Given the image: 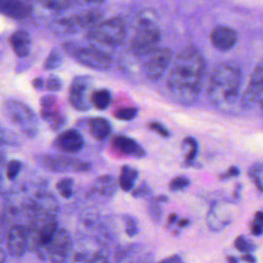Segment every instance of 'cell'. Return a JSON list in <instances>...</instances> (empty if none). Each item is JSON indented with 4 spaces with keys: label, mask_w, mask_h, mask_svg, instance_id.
<instances>
[{
    "label": "cell",
    "mask_w": 263,
    "mask_h": 263,
    "mask_svg": "<svg viewBox=\"0 0 263 263\" xmlns=\"http://www.w3.org/2000/svg\"><path fill=\"white\" fill-rule=\"evenodd\" d=\"M204 61L194 46L185 47L176 57L167 77V88L180 104L194 103L200 92L204 76Z\"/></svg>",
    "instance_id": "6da1fadb"
},
{
    "label": "cell",
    "mask_w": 263,
    "mask_h": 263,
    "mask_svg": "<svg viewBox=\"0 0 263 263\" xmlns=\"http://www.w3.org/2000/svg\"><path fill=\"white\" fill-rule=\"evenodd\" d=\"M240 85L241 72L239 68L229 63L220 64L215 68L210 78L209 100L216 108L230 112L238 101L240 103Z\"/></svg>",
    "instance_id": "7a4b0ae2"
},
{
    "label": "cell",
    "mask_w": 263,
    "mask_h": 263,
    "mask_svg": "<svg viewBox=\"0 0 263 263\" xmlns=\"http://www.w3.org/2000/svg\"><path fill=\"white\" fill-rule=\"evenodd\" d=\"M3 112L6 118L25 136L34 138L38 135L37 117L33 110L23 102L7 100L4 103Z\"/></svg>",
    "instance_id": "3957f363"
},
{
    "label": "cell",
    "mask_w": 263,
    "mask_h": 263,
    "mask_svg": "<svg viewBox=\"0 0 263 263\" xmlns=\"http://www.w3.org/2000/svg\"><path fill=\"white\" fill-rule=\"evenodd\" d=\"M160 41L158 27L147 17L141 18L137 32L132 40V49L137 55L147 57L157 49Z\"/></svg>",
    "instance_id": "277c9868"
},
{
    "label": "cell",
    "mask_w": 263,
    "mask_h": 263,
    "mask_svg": "<svg viewBox=\"0 0 263 263\" xmlns=\"http://www.w3.org/2000/svg\"><path fill=\"white\" fill-rule=\"evenodd\" d=\"M125 34L126 27L124 22L118 17H114L92 26L88 32V37L97 42L114 46L123 41Z\"/></svg>",
    "instance_id": "5b68a950"
},
{
    "label": "cell",
    "mask_w": 263,
    "mask_h": 263,
    "mask_svg": "<svg viewBox=\"0 0 263 263\" xmlns=\"http://www.w3.org/2000/svg\"><path fill=\"white\" fill-rule=\"evenodd\" d=\"M66 50L78 63L96 70H106L110 68L112 64L110 55L96 47H81L73 44H67Z\"/></svg>",
    "instance_id": "8992f818"
},
{
    "label": "cell",
    "mask_w": 263,
    "mask_h": 263,
    "mask_svg": "<svg viewBox=\"0 0 263 263\" xmlns=\"http://www.w3.org/2000/svg\"><path fill=\"white\" fill-rule=\"evenodd\" d=\"M41 166L54 173H84L90 170V164L80 159L58 154H45L37 157Z\"/></svg>",
    "instance_id": "52a82bcc"
},
{
    "label": "cell",
    "mask_w": 263,
    "mask_h": 263,
    "mask_svg": "<svg viewBox=\"0 0 263 263\" xmlns=\"http://www.w3.org/2000/svg\"><path fill=\"white\" fill-rule=\"evenodd\" d=\"M91 83L89 76H76L69 88V103L78 111H87L91 108Z\"/></svg>",
    "instance_id": "ba28073f"
},
{
    "label": "cell",
    "mask_w": 263,
    "mask_h": 263,
    "mask_svg": "<svg viewBox=\"0 0 263 263\" xmlns=\"http://www.w3.org/2000/svg\"><path fill=\"white\" fill-rule=\"evenodd\" d=\"M72 246L70 234L62 228H58L53 238L39 250H44L43 253L52 263H62L68 256Z\"/></svg>",
    "instance_id": "9c48e42d"
},
{
    "label": "cell",
    "mask_w": 263,
    "mask_h": 263,
    "mask_svg": "<svg viewBox=\"0 0 263 263\" xmlns=\"http://www.w3.org/2000/svg\"><path fill=\"white\" fill-rule=\"evenodd\" d=\"M147 57L144 63V73L148 79L157 80L170 66L173 52L170 48H157Z\"/></svg>",
    "instance_id": "30bf717a"
},
{
    "label": "cell",
    "mask_w": 263,
    "mask_h": 263,
    "mask_svg": "<svg viewBox=\"0 0 263 263\" xmlns=\"http://www.w3.org/2000/svg\"><path fill=\"white\" fill-rule=\"evenodd\" d=\"M41 118L54 130H60L66 123V116L60 111L58 100L53 95H46L40 100Z\"/></svg>",
    "instance_id": "8fae6325"
},
{
    "label": "cell",
    "mask_w": 263,
    "mask_h": 263,
    "mask_svg": "<svg viewBox=\"0 0 263 263\" xmlns=\"http://www.w3.org/2000/svg\"><path fill=\"white\" fill-rule=\"evenodd\" d=\"M263 95V60H261L255 67L248 87L240 98V106L242 108H250L256 102H259Z\"/></svg>",
    "instance_id": "7c38bea8"
},
{
    "label": "cell",
    "mask_w": 263,
    "mask_h": 263,
    "mask_svg": "<svg viewBox=\"0 0 263 263\" xmlns=\"http://www.w3.org/2000/svg\"><path fill=\"white\" fill-rule=\"evenodd\" d=\"M7 253L13 257L23 256L28 251L27 229L25 226L14 224L12 225L6 235Z\"/></svg>",
    "instance_id": "4fadbf2b"
},
{
    "label": "cell",
    "mask_w": 263,
    "mask_h": 263,
    "mask_svg": "<svg viewBox=\"0 0 263 263\" xmlns=\"http://www.w3.org/2000/svg\"><path fill=\"white\" fill-rule=\"evenodd\" d=\"M59 150L66 153H76L84 146V140L76 129H66L62 132L54 142Z\"/></svg>",
    "instance_id": "5bb4252c"
},
{
    "label": "cell",
    "mask_w": 263,
    "mask_h": 263,
    "mask_svg": "<svg viewBox=\"0 0 263 263\" xmlns=\"http://www.w3.org/2000/svg\"><path fill=\"white\" fill-rule=\"evenodd\" d=\"M237 40L236 32L227 26H217L211 33L212 44L219 50L226 51L232 48Z\"/></svg>",
    "instance_id": "9a60e30c"
},
{
    "label": "cell",
    "mask_w": 263,
    "mask_h": 263,
    "mask_svg": "<svg viewBox=\"0 0 263 263\" xmlns=\"http://www.w3.org/2000/svg\"><path fill=\"white\" fill-rule=\"evenodd\" d=\"M113 147L121 154L134 157V158H143L146 156V152L143 147L134 139L126 136H116L112 141Z\"/></svg>",
    "instance_id": "2e32d148"
},
{
    "label": "cell",
    "mask_w": 263,
    "mask_h": 263,
    "mask_svg": "<svg viewBox=\"0 0 263 263\" xmlns=\"http://www.w3.org/2000/svg\"><path fill=\"white\" fill-rule=\"evenodd\" d=\"M117 188L118 182H116L112 176L103 175L95 180L90 188V193L95 195V197L109 199L115 194Z\"/></svg>",
    "instance_id": "e0dca14e"
},
{
    "label": "cell",
    "mask_w": 263,
    "mask_h": 263,
    "mask_svg": "<svg viewBox=\"0 0 263 263\" xmlns=\"http://www.w3.org/2000/svg\"><path fill=\"white\" fill-rule=\"evenodd\" d=\"M10 45L17 57H27L31 49V37L29 33L25 30L15 31L10 37Z\"/></svg>",
    "instance_id": "ac0fdd59"
},
{
    "label": "cell",
    "mask_w": 263,
    "mask_h": 263,
    "mask_svg": "<svg viewBox=\"0 0 263 263\" xmlns=\"http://www.w3.org/2000/svg\"><path fill=\"white\" fill-rule=\"evenodd\" d=\"M88 130L93 139L104 141L111 133V125L107 119L103 117H95L88 121Z\"/></svg>",
    "instance_id": "d6986e66"
},
{
    "label": "cell",
    "mask_w": 263,
    "mask_h": 263,
    "mask_svg": "<svg viewBox=\"0 0 263 263\" xmlns=\"http://www.w3.org/2000/svg\"><path fill=\"white\" fill-rule=\"evenodd\" d=\"M138 171L137 168L130 165H122L120 168V174L118 178V186L122 191H130L138 178Z\"/></svg>",
    "instance_id": "ffe728a7"
},
{
    "label": "cell",
    "mask_w": 263,
    "mask_h": 263,
    "mask_svg": "<svg viewBox=\"0 0 263 263\" xmlns=\"http://www.w3.org/2000/svg\"><path fill=\"white\" fill-rule=\"evenodd\" d=\"M230 223V219L218 214L217 202H214L206 215V224L212 231H220Z\"/></svg>",
    "instance_id": "44dd1931"
},
{
    "label": "cell",
    "mask_w": 263,
    "mask_h": 263,
    "mask_svg": "<svg viewBox=\"0 0 263 263\" xmlns=\"http://www.w3.org/2000/svg\"><path fill=\"white\" fill-rule=\"evenodd\" d=\"M0 12L11 17H23L25 7L18 0H0Z\"/></svg>",
    "instance_id": "7402d4cb"
},
{
    "label": "cell",
    "mask_w": 263,
    "mask_h": 263,
    "mask_svg": "<svg viewBox=\"0 0 263 263\" xmlns=\"http://www.w3.org/2000/svg\"><path fill=\"white\" fill-rule=\"evenodd\" d=\"M111 101V92L108 89H98L91 93V104L98 110H106L110 106Z\"/></svg>",
    "instance_id": "603a6c76"
},
{
    "label": "cell",
    "mask_w": 263,
    "mask_h": 263,
    "mask_svg": "<svg viewBox=\"0 0 263 263\" xmlns=\"http://www.w3.org/2000/svg\"><path fill=\"white\" fill-rule=\"evenodd\" d=\"M249 177L257 189L263 192V161L255 162L250 166Z\"/></svg>",
    "instance_id": "cb8c5ba5"
},
{
    "label": "cell",
    "mask_w": 263,
    "mask_h": 263,
    "mask_svg": "<svg viewBox=\"0 0 263 263\" xmlns=\"http://www.w3.org/2000/svg\"><path fill=\"white\" fill-rule=\"evenodd\" d=\"M22 140L20 137L12 130L2 126L0 124V145H10V146H20Z\"/></svg>",
    "instance_id": "d4e9b609"
},
{
    "label": "cell",
    "mask_w": 263,
    "mask_h": 263,
    "mask_svg": "<svg viewBox=\"0 0 263 263\" xmlns=\"http://www.w3.org/2000/svg\"><path fill=\"white\" fill-rule=\"evenodd\" d=\"M73 187H74V181L71 178L62 179L55 185L58 192L64 198H70L73 195Z\"/></svg>",
    "instance_id": "484cf974"
},
{
    "label": "cell",
    "mask_w": 263,
    "mask_h": 263,
    "mask_svg": "<svg viewBox=\"0 0 263 263\" xmlns=\"http://www.w3.org/2000/svg\"><path fill=\"white\" fill-rule=\"evenodd\" d=\"M183 143H184V145L189 147V150L185 156V162H186V164H191L197 155V151H198L197 142L192 137H186L184 139Z\"/></svg>",
    "instance_id": "4316f807"
},
{
    "label": "cell",
    "mask_w": 263,
    "mask_h": 263,
    "mask_svg": "<svg viewBox=\"0 0 263 263\" xmlns=\"http://www.w3.org/2000/svg\"><path fill=\"white\" fill-rule=\"evenodd\" d=\"M138 115V109L136 107H123L114 112V117L118 120L129 121Z\"/></svg>",
    "instance_id": "83f0119b"
},
{
    "label": "cell",
    "mask_w": 263,
    "mask_h": 263,
    "mask_svg": "<svg viewBox=\"0 0 263 263\" xmlns=\"http://www.w3.org/2000/svg\"><path fill=\"white\" fill-rule=\"evenodd\" d=\"M22 170V162L17 159L9 160L5 165V176L8 180L13 181L16 179Z\"/></svg>",
    "instance_id": "f1b7e54d"
},
{
    "label": "cell",
    "mask_w": 263,
    "mask_h": 263,
    "mask_svg": "<svg viewBox=\"0 0 263 263\" xmlns=\"http://www.w3.org/2000/svg\"><path fill=\"white\" fill-rule=\"evenodd\" d=\"M62 62H63V57L61 52L58 49H52L44 63V68L46 70L57 69L61 66Z\"/></svg>",
    "instance_id": "f546056e"
},
{
    "label": "cell",
    "mask_w": 263,
    "mask_h": 263,
    "mask_svg": "<svg viewBox=\"0 0 263 263\" xmlns=\"http://www.w3.org/2000/svg\"><path fill=\"white\" fill-rule=\"evenodd\" d=\"M250 229L252 234L259 236L263 233V211H258L255 214L254 220L251 222Z\"/></svg>",
    "instance_id": "4dcf8cb0"
},
{
    "label": "cell",
    "mask_w": 263,
    "mask_h": 263,
    "mask_svg": "<svg viewBox=\"0 0 263 263\" xmlns=\"http://www.w3.org/2000/svg\"><path fill=\"white\" fill-rule=\"evenodd\" d=\"M189 183H190L189 179L186 178L185 176H178L170 182L168 188L171 191H180V190H183L184 188L188 187Z\"/></svg>",
    "instance_id": "1f68e13d"
},
{
    "label": "cell",
    "mask_w": 263,
    "mask_h": 263,
    "mask_svg": "<svg viewBox=\"0 0 263 263\" xmlns=\"http://www.w3.org/2000/svg\"><path fill=\"white\" fill-rule=\"evenodd\" d=\"M122 221H123L125 233L130 237L134 236L138 231L136 220L129 215H124V216H122Z\"/></svg>",
    "instance_id": "d6a6232c"
},
{
    "label": "cell",
    "mask_w": 263,
    "mask_h": 263,
    "mask_svg": "<svg viewBox=\"0 0 263 263\" xmlns=\"http://www.w3.org/2000/svg\"><path fill=\"white\" fill-rule=\"evenodd\" d=\"M159 203L160 202L157 199H152L150 200V203L148 206L151 219H153L155 222H158L161 218V208Z\"/></svg>",
    "instance_id": "836d02e7"
},
{
    "label": "cell",
    "mask_w": 263,
    "mask_h": 263,
    "mask_svg": "<svg viewBox=\"0 0 263 263\" xmlns=\"http://www.w3.org/2000/svg\"><path fill=\"white\" fill-rule=\"evenodd\" d=\"M234 247L236 250H238L241 253H250L254 250V247L248 240H246L242 235H239L236 237L234 241Z\"/></svg>",
    "instance_id": "e575fe53"
},
{
    "label": "cell",
    "mask_w": 263,
    "mask_h": 263,
    "mask_svg": "<svg viewBox=\"0 0 263 263\" xmlns=\"http://www.w3.org/2000/svg\"><path fill=\"white\" fill-rule=\"evenodd\" d=\"M45 86L49 91H58L62 87V81L58 76L50 75L45 82Z\"/></svg>",
    "instance_id": "d590c367"
},
{
    "label": "cell",
    "mask_w": 263,
    "mask_h": 263,
    "mask_svg": "<svg viewBox=\"0 0 263 263\" xmlns=\"http://www.w3.org/2000/svg\"><path fill=\"white\" fill-rule=\"evenodd\" d=\"M149 128L155 133H157L159 136L163 137V138H168L170 137V132L168 129L161 123L157 122V121H151L149 124H148Z\"/></svg>",
    "instance_id": "8d00e7d4"
},
{
    "label": "cell",
    "mask_w": 263,
    "mask_h": 263,
    "mask_svg": "<svg viewBox=\"0 0 263 263\" xmlns=\"http://www.w3.org/2000/svg\"><path fill=\"white\" fill-rule=\"evenodd\" d=\"M151 193V189L149 188V186L143 182L141 183V185H139L132 193V195L134 197H137V198H140V197H145L147 195H149Z\"/></svg>",
    "instance_id": "74e56055"
},
{
    "label": "cell",
    "mask_w": 263,
    "mask_h": 263,
    "mask_svg": "<svg viewBox=\"0 0 263 263\" xmlns=\"http://www.w3.org/2000/svg\"><path fill=\"white\" fill-rule=\"evenodd\" d=\"M157 263H185V261L183 260V258L179 255H172Z\"/></svg>",
    "instance_id": "f35d334b"
},
{
    "label": "cell",
    "mask_w": 263,
    "mask_h": 263,
    "mask_svg": "<svg viewBox=\"0 0 263 263\" xmlns=\"http://www.w3.org/2000/svg\"><path fill=\"white\" fill-rule=\"evenodd\" d=\"M239 173H240V171H239L238 167H236V166H231V167L228 168V171H227L225 174H223V175L221 176V178H222V179H227V178L235 177V176L239 175Z\"/></svg>",
    "instance_id": "ab89813d"
},
{
    "label": "cell",
    "mask_w": 263,
    "mask_h": 263,
    "mask_svg": "<svg viewBox=\"0 0 263 263\" xmlns=\"http://www.w3.org/2000/svg\"><path fill=\"white\" fill-rule=\"evenodd\" d=\"M32 84H33V86H34L36 89H41V88H43L45 82H44V80H43L42 78L37 77V78H35V79L32 81Z\"/></svg>",
    "instance_id": "60d3db41"
},
{
    "label": "cell",
    "mask_w": 263,
    "mask_h": 263,
    "mask_svg": "<svg viewBox=\"0 0 263 263\" xmlns=\"http://www.w3.org/2000/svg\"><path fill=\"white\" fill-rule=\"evenodd\" d=\"M240 259L247 263H256V259L253 255L249 254V253H246L243 256L240 257Z\"/></svg>",
    "instance_id": "b9f144b4"
},
{
    "label": "cell",
    "mask_w": 263,
    "mask_h": 263,
    "mask_svg": "<svg viewBox=\"0 0 263 263\" xmlns=\"http://www.w3.org/2000/svg\"><path fill=\"white\" fill-rule=\"evenodd\" d=\"M83 4H99L102 3L104 0H78Z\"/></svg>",
    "instance_id": "7bdbcfd3"
},
{
    "label": "cell",
    "mask_w": 263,
    "mask_h": 263,
    "mask_svg": "<svg viewBox=\"0 0 263 263\" xmlns=\"http://www.w3.org/2000/svg\"><path fill=\"white\" fill-rule=\"evenodd\" d=\"M188 224H189V220L186 219V218H183V219H181V220L178 222V225H179L180 227H185V226H187Z\"/></svg>",
    "instance_id": "ee69618b"
},
{
    "label": "cell",
    "mask_w": 263,
    "mask_h": 263,
    "mask_svg": "<svg viewBox=\"0 0 263 263\" xmlns=\"http://www.w3.org/2000/svg\"><path fill=\"white\" fill-rule=\"evenodd\" d=\"M6 261V253L0 248V263H4Z\"/></svg>",
    "instance_id": "f6af8a7d"
},
{
    "label": "cell",
    "mask_w": 263,
    "mask_h": 263,
    "mask_svg": "<svg viewBox=\"0 0 263 263\" xmlns=\"http://www.w3.org/2000/svg\"><path fill=\"white\" fill-rule=\"evenodd\" d=\"M176 220H177V215L176 214H171L168 219H167V223L168 224H173V223L176 222Z\"/></svg>",
    "instance_id": "bcb514c9"
},
{
    "label": "cell",
    "mask_w": 263,
    "mask_h": 263,
    "mask_svg": "<svg viewBox=\"0 0 263 263\" xmlns=\"http://www.w3.org/2000/svg\"><path fill=\"white\" fill-rule=\"evenodd\" d=\"M156 199H157L159 202H165V201H167V197H166L165 195H160V196H158Z\"/></svg>",
    "instance_id": "7dc6e473"
},
{
    "label": "cell",
    "mask_w": 263,
    "mask_h": 263,
    "mask_svg": "<svg viewBox=\"0 0 263 263\" xmlns=\"http://www.w3.org/2000/svg\"><path fill=\"white\" fill-rule=\"evenodd\" d=\"M229 263H237V260L234 257H228Z\"/></svg>",
    "instance_id": "c3c4849f"
},
{
    "label": "cell",
    "mask_w": 263,
    "mask_h": 263,
    "mask_svg": "<svg viewBox=\"0 0 263 263\" xmlns=\"http://www.w3.org/2000/svg\"><path fill=\"white\" fill-rule=\"evenodd\" d=\"M259 103H260V105H261V107H262V109H263V95H262V97L260 98V100H259Z\"/></svg>",
    "instance_id": "681fc988"
}]
</instances>
